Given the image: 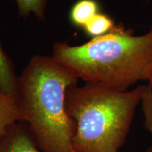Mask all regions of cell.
<instances>
[{"instance_id": "6da1fadb", "label": "cell", "mask_w": 152, "mask_h": 152, "mask_svg": "<svg viewBox=\"0 0 152 152\" xmlns=\"http://www.w3.org/2000/svg\"><path fill=\"white\" fill-rule=\"evenodd\" d=\"M78 78L52 56L36 55L18 76L16 98L23 122L42 152H75V124L66 109V94Z\"/></svg>"}, {"instance_id": "7a4b0ae2", "label": "cell", "mask_w": 152, "mask_h": 152, "mask_svg": "<svg viewBox=\"0 0 152 152\" xmlns=\"http://www.w3.org/2000/svg\"><path fill=\"white\" fill-rule=\"evenodd\" d=\"M52 57L87 84L119 91L147 80L152 70V28L134 35L115 26L106 35L77 46L56 42Z\"/></svg>"}, {"instance_id": "3957f363", "label": "cell", "mask_w": 152, "mask_h": 152, "mask_svg": "<svg viewBox=\"0 0 152 152\" xmlns=\"http://www.w3.org/2000/svg\"><path fill=\"white\" fill-rule=\"evenodd\" d=\"M147 86L119 91L77 85L66 94V109L75 124V152H118L124 144Z\"/></svg>"}, {"instance_id": "277c9868", "label": "cell", "mask_w": 152, "mask_h": 152, "mask_svg": "<svg viewBox=\"0 0 152 152\" xmlns=\"http://www.w3.org/2000/svg\"><path fill=\"white\" fill-rule=\"evenodd\" d=\"M0 152H42L23 122L15 124L0 139Z\"/></svg>"}, {"instance_id": "5b68a950", "label": "cell", "mask_w": 152, "mask_h": 152, "mask_svg": "<svg viewBox=\"0 0 152 152\" xmlns=\"http://www.w3.org/2000/svg\"><path fill=\"white\" fill-rule=\"evenodd\" d=\"M19 122L23 117L16 96L0 91V139Z\"/></svg>"}, {"instance_id": "8992f818", "label": "cell", "mask_w": 152, "mask_h": 152, "mask_svg": "<svg viewBox=\"0 0 152 152\" xmlns=\"http://www.w3.org/2000/svg\"><path fill=\"white\" fill-rule=\"evenodd\" d=\"M18 76L12 62L0 44V91L16 96Z\"/></svg>"}, {"instance_id": "52a82bcc", "label": "cell", "mask_w": 152, "mask_h": 152, "mask_svg": "<svg viewBox=\"0 0 152 152\" xmlns=\"http://www.w3.org/2000/svg\"><path fill=\"white\" fill-rule=\"evenodd\" d=\"M99 4L96 0H78L70 11V20L76 27L84 28L86 24L99 14Z\"/></svg>"}, {"instance_id": "ba28073f", "label": "cell", "mask_w": 152, "mask_h": 152, "mask_svg": "<svg viewBox=\"0 0 152 152\" xmlns=\"http://www.w3.org/2000/svg\"><path fill=\"white\" fill-rule=\"evenodd\" d=\"M16 4L20 16H34L39 20H44L48 0H13Z\"/></svg>"}, {"instance_id": "9c48e42d", "label": "cell", "mask_w": 152, "mask_h": 152, "mask_svg": "<svg viewBox=\"0 0 152 152\" xmlns=\"http://www.w3.org/2000/svg\"><path fill=\"white\" fill-rule=\"evenodd\" d=\"M115 26L110 17L99 13L95 15L83 28L87 35L94 38L110 33Z\"/></svg>"}, {"instance_id": "30bf717a", "label": "cell", "mask_w": 152, "mask_h": 152, "mask_svg": "<svg viewBox=\"0 0 152 152\" xmlns=\"http://www.w3.org/2000/svg\"><path fill=\"white\" fill-rule=\"evenodd\" d=\"M148 82H149V85H150V86L152 87V70H151V74H150L149 78V80H148Z\"/></svg>"}, {"instance_id": "8fae6325", "label": "cell", "mask_w": 152, "mask_h": 152, "mask_svg": "<svg viewBox=\"0 0 152 152\" xmlns=\"http://www.w3.org/2000/svg\"><path fill=\"white\" fill-rule=\"evenodd\" d=\"M150 152H152V147H151V151H150Z\"/></svg>"}, {"instance_id": "7c38bea8", "label": "cell", "mask_w": 152, "mask_h": 152, "mask_svg": "<svg viewBox=\"0 0 152 152\" xmlns=\"http://www.w3.org/2000/svg\"><path fill=\"white\" fill-rule=\"evenodd\" d=\"M151 88H152V87H151Z\"/></svg>"}]
</instances>
